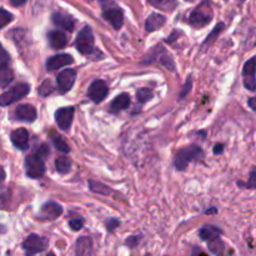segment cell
I'll return each instance as SVG.
<instances>
[{"instance_id":"obj_1","label":"cell","mask_w":256,"mask_h":256,"mask_svg":"<svg viewBox=\"0 0 256 256\" xmlns=\"http://www.w3.org/2000/svg\"><path fill=\"white\" fill-rule=\"evenodd\" d=\"M212 9L210 5V0H204L198 8H195L189 16V24L192 26L204 28L212 22Z\"/></svg>"},{"instance_id":"obj_2","label":"cell","mask_w":256,"mask_h":256,"mask_svg":"<svg viewBox=\"0 0 256 256\" xmlns=\"http://www.w3.org/2000/svg\"><path fill=\"white\" fill-rule=\"evenodd\" d=\"M202 158V148L198 146V145H189L186 148H182L179 152H176V156H175V168L176 170H182L186 169L188 165L190 164L194 160H199Z\"/></svg>"},{"instance_id":"obj_3","label":"cell","mask_w":256,"mask_h":256,"mask_svg":"<svg viewBox=\"0 0 256 256\" xmlns=\"http://www.w3.org/2000/svg\"><path fill=\"white\" fill-rule=\"evenodd\" d=\"M114 4V0H102V5L104 8L102 16L112 25L114 29L119 30L124 24V12L119 6H115Z\"/></svg>"},{"instance_id":"obj_4","label":"cell","mask_w":256,"mask_h":256,"mask_svg":"<svg viewBox=\"0 0 256 256\" xmlns=\"http://www.w3.org/2000/svg\"><path fill=\"white\" fill-rule=\"evenodd\" d=\"M29 92H30L29 84L22 82V84L15 85V86H12V89L2 92V94L0 95V105H2V106H8V105L12 104V102H18V100L26 96V95L29 94Z\"/></svg>"},{"instance_id":"obj_5","label":"cell","mask_w":256,"mask_h":256,"mask_svg":"<svg viewBox=\"0 0 256 256\" xmlns=\"http://www.w3.org/2000/svg\"><path fill=\"white\" fill-rule=\"evenodd\" d=\"M49 245L46 238L39 236L36 234H32L24 240L22 242V249H24L25 255L26 256H34L39 252H42Z\"/></svg>"},{"instance_id":"obj_6","label":"cell","mask_w":256,"mask_h":256,"mask_svg":"<svg viewBox=\"0 0 256 256\" xmlns=\"http://www.w3.org/2000/svg\"><path fill=\"white\" fill-rule=\"evenodd\" d=\"M75 46L82 54H90L94 50V34L90 26H84L78 34Z\"/></svg>"},{"instance_id":"obj_7","label":"cell","mask_w":256,"mask_h":256,"mask_svg":"<svg viewBox=\"0 0 256 256\" xmlns=\"http://www.w3.org/2000/svg\"><path fill=\"white\" fill-rule=\"evenodd\" d=\"M25 166H26V175L32 179H38V178L42 176L45 172L44 160L38 154L29 155L25 159Z\"/></svg>"},{"instance_id":"obj_8","label":"cell","mask_w":256,"mask_h":256,"mask_svg":"<svg viewBox=\"0 0 256 256\" xmlns=\"http://www.w3.org/2000/svg\"><path fill=\"white\" fill-rule=\"evenodd\" d=\"M242 80L244 86L249 92L256 90V56L250 58L242 68Z\"/></svg>"},{"instance_id":"obj_9","label":"cell","mask_w":256,"mask_h":256,"mask_svg":"<svg viewBox=\"0 0 256 256\" xmlns=\"http://www.w3.org/2000/svg\"><path fill=\"white\" fill-rule=\"evenodd\" d=\"M108 92H109V88H108L106 82L104 80L96 79L92 82V85L88 89V96L98 104L106 98Z\"/></svg>"},{"instance_id":"obj_10","label":"cell","mask_w":256,"mask_h":256,"mask_svg":"<svg viewBox=\"0 0 256 256\" xmlns=\"http://www.w3.org/2000/svg\"><path fill=\"white\" fill-rule=\"evenodd\" d=\"M75 79H76V72L74 69H65L58 75L56 82H58V89L62 94L69 92L74 85Z\"/></svg>"},{"instance_id":"obj_11","label":"cell","mask_w":256,"mask_h":256,"mask_svg":"<svg viewBox=\"0 0 256 256\" xmlns=\"http://www.w3.org/2000/svg\"><path fill=\"white\" fill-rule=\"evenodd\" d=\"M72 118H74V108L72 106L62 108V109L55 112V120H56L58 126H59V129L64 130V132L70 129Z\"/></svg>"},{"instance_id":"obj_12","label":"cell","mask_w":256,"mask_h":256,"mask_svg":"<svg viewBox=\"0 0 256 256\" xmlns=\"http://www.w3.org/2000/svg\"><path fill=\"white\" fill-rule=\"evenodd\" d=\"M62 214V205H59L58 202H49L46 204L42 205V210H40L39 219L42 220H54L56 218H59Z\"/></svg>"},{"instance_id":"obj_13","label":"cell","mask_w":256,"mask_h":256,"mask_svg":"<svg viewBox=\"0 0 256 256\" xmlns=\"http://www.w3.org/2000/svg\"><path fill=\"white\" fill-rule=\"evenodd\" d=\"M74 59H72V55L69 54H58L54 56L49 58L46 62V69L52 72V70L62 69V68L68 66V65L72 64Z\"/></svg>"},{"instance_id":"obj_14","label":"cell","mask_w":256,"mask_h":256,"mask_svg":"<svg viewBox=\"0 0 256 256\" xmlns=\"http://www.w3.org/2000/svg\"><path fill=\"white\" fill-rule=\"evenodd\" d=\"M12 142L14 144L15 148L19 150H26L29 148V134H28L26 129L24 128H19V129L14 130L10 135Z\"/></svg>"},{"instance_id":"obj_15","label":"cell","mask_w":256,"mask_h":256,"mask_svg":"<svg viewBox=\"0 0 256 256\" xmlns=\"http://www.w3.org/2000/svg\"><path fill=\"white\" fill-rule=\"evenodd\" d=\"M52 20L58 28H60V29L69 30V32H72V30L74 29V25H75L74 18H72V15L66 14V12H54L52 16Z\"/></svg>"},{"instance_id":"obj_16","label":"cell","mask_w":256,"mask_h":256,"mask_svg":"<svg viewBox=\"0 0 256 256\" xmlns=\"http://www.w3.org/2000/svg\"><path fill=\"white\" fill-rule=\"evenodd\" d=\"M15 116H16L18 120H22V122H32L36 119L38 114L36 110H35V108L32 105L22 104L16 108V110H15Z\"/></svg>"},{"instance_id":"obj_17","label":"cell","mask_w":256,"mask_h":256,"mask_svg":"<svg viewBox=\"0 0 256 256\" xmlns=\"http://www.w3.org/2000/svg\"><path fill=\"white\" fill-rule=\"evenodd\" d=\"M92 240L89 236H82L75 245V256H92Z\"/></svg>"},{"instance_id":"obj_18","label":"cell","mask_w":256,"mask_h":256,"mask_svg":"<svg viewBox=\"0 0 256 256\" xmlns=\"http://www.w3.org/2000/svg\"><path fill=\"white\" fill-rule=\"evenodd\" d=\"M130 105V95L126 92L118 95L110 104V112L112 114H118V112H122V110L128 109Z\"/></svg>"},{"instance_id":"obj_19","label":"cell","mask_w":256,"mask_h":256,"mask_svg":"<svg viewBox=\"0 0 256 256\" xmlns=\"http://www.w3.org/2000/svg\"><path fill=\"white\" fill-rule=\"evenodd\" d=\"M48 39H49V44L52 49H62L66 46L68 38L65 32H60V30H54L48 34Z\"/></svg>"},{"instance_id":"obj_20","label":"cell","mask_w":256,"mask_h":256,"mask_svg":"<svg viewBox=\"0 0 256 256\" xmlns=\"http://www.w3.org/2000/svg\"><path fill=\"white\" fill-rule=\"evenodd\" d=\"M165 22H166V18L162 14H158V12H152L149 18L145 22V29L146 32H152L155 30H159L160 28L164 26Z\"/></svg>"},{"instance_id":"obj_21","label":"cell","mask_w":256,"mask_h":256,"mask_svg":"<svg viewBox=\"0 0 256 256\" xmlns=\"http://www.w3.org/2000/svg\"><path fill=\"white\" fill-rule=\"evenodd\" d=\"M222 234V230L216 226H212V225H208V226H204L202 229H200L199 235L202 238V240L208 242H212L214 240L219 239L220 235Z\"/></svg>"},{"instance_id":"obj_22","label":"cell","mask_w":256,"mask_h":256,"mask_svg":"<svg viewBox=\"0 0 256 256\" xmlns=\"http://www.w3.org/2000/svg\"><path fill=\"white\" fill-rule=\"evenodd\" d=\"M14 79V72L8 64H0V86L5 88Z\"/></svg>"},{"instance_id":"obj_23","label":"cell","mask_w":256,"mask_h":256,"mask_svg":"<svg viewBox=\"0 0 256 256\" xmlns=\"http://www.w3.org/2000/svg\"><path fill=\"white\" fill-rule=\"evenodd\" d=\"M152 6L158 8L164 12H172L176 8L178 2L176 0H148Z\"/></svg>"},{"instance_id":"obj_24","label":"cell","mask_w":256,"mask_h":256,"mask_svg":"<svg viewBox=\"0 0 256 256\" xmlns=\"http://www.w3.org/2000/svg\"><path fill=\"white\" fill-rule=\"evenodd\" d=\"M55 168L59 174H68L72 169V160L68 156H59L55 162Z\"/></svg>"},{"instance_id":"obj_25","label":"cell","mask_w":256,"mask_h":256,"mask_svg":"<svg viewBox=\"0 0 256 256\" xmlns=\"http://www.w3.org/2000/svg\"><path fill=\"white\" fill-rule=\"evenodd\" d=\"M50 136H52V144L55 145V148H56L59 152H70L69 145L66 144V142H65L64 139H62V136H60V135L56 134V132H50Z\"/></svg>"},{"instance_id":"obj_26","label":"cell","mask_w":256,"mask_h":256,"mask_svg":"<svg viewBox=\"0 0 256 256\" xmlns=\"http://www.w3.org/2000/svg\"><path fill=\"white\" fill-rule=\"evenodd\" d=\"M224 28H225V24L224 22H219V24L216 25V26L214 28V30H212V32H210L209 35H208V38H206V40H205L204 42V46H209V45H212V42H215V40L218 39V36H219V34L220 32H222V30H224Z\"/></svg>"},{"instance_id":"obj_27","label":"cell","mask_w":256,"mask_h":256,"mask_svg":"<svg viewBox=\"0 0 256 256\" xmlns=\"http://www.w3.org/2000/svg\"><path fill=\"white\" fill-rule=\"evenodd\" d=\"M89 186L90 190L94 192H98V194H102V195H109L112 192V189L106 185H102V182H94V180H90L89 182Z\"/></svg>"},{"instance_id":"obj_28","label":"cell","mask_w":256,"mask_h":256,"mask_svg":"<svg viewBox=\"0 0 256 256\" xmlns=\"http://www.w3.org/2000/svg\"><path fill=\"white\" fill-rule=\"evenodd\" d=\"M238 185L246 189H256V168H252V172H249V179L246 182H238Z\"/></svg>"},{"instance_id":"obj_29","label":"cell","mask_w":256,"mask_h":256,"mask_svg":"<svg viewBox=\"0 0 256 256\" xmlns=\"http://www.w3.org/2000/svg\"><path fill=\"white\" fill-rule=\"evenodd\" d=\"M136 98L139 100V102L144 104V102H149L152 98V90L148 89V88H142V89H139L136 92Z\"/></svg>"},{"instance_id":"obj_30","label":"cell","mask_w":256,"mask_h":256,"mask_svg":"<svg viewBox=\"0 0 256 256\" xmlns=\"http://www.w3.org/2000/svg\"><path fill=\"white\" fill-rule=\"evenodd\" d=\"M12 19H14V16H12V12H9L8 10L0 8V29L6 26L9 22H12Z\"/></svg>"},{"instance_id":"obj_31","label":"cell","mask_w":256,"mask_h":256,"mask_svg":"<svg viewBox=\"0 0 256 256\" xmlns=\"http://www.w3.org/2000/svg\"><path fill=\"white\" fill-rule=\"evenodd\" d=\"M52 92H54V85H52V82H50L49 79L45 80V82L39 86V94L42 95V96H48V95L52 94Z\"/></svg>"},{"instance_id":"obj_32","label":"cell","mask_w":256,"mask_h":256,"mask_svg":"<svg viewBox=\"0 0 256 256\" xmlns=\"http://www.w3.org/2000/svg\"><path fill=\"white\" fill-rule=\"evenodd\" d=\"M209 250L215 255H220L222 252H224V242L219 239L214 240V242H209Z\"/></svg>"},{"instance_id":"obj_33","label":"cell","mask_w":256,"mask_h":256,"mask_svg":"<svg viewBox=\"0 0 256 256\" xmlns=\"http://www.w3.org/2000/svg\"><path fill=\"white\" fill-rule=\"evenodd\" d=\"M69 225H70V228L74 230V232H78V230H80L82 228L84 222H82V219H80V218H74V219L70 220Z\"/></svg>"},{"instance_id":"obj_34","label":"cell","mask_w":256,"mask_h":256,"mask_svg":"<svg viewBox=\"0 0 256 256\" xmlns=\"http://www.w3.org/2000/svg\"><path fill=\"white\" fill-rule=\"evenodd\" d=\"M10 62V55L0 44V64H8Z\"/></svg>"},{"instance_id":"obj_35","label":"cell","mask_w":256,"mask_h":256,"mask_svg":"<svg viewBox=\"0 0 256 256\" xmlns=\"http://www.w3.org/2000/svg\"><path fill=\"white\" fill-rule=\"evenodd\" d=\"M118 225H119V222H118L116 219H110L109 222H106V228L109 232H112V230H114Z\"/></svg>"},{"instance_id":"obj_36","label":"cell","mask_w":256,"mask_h":256,"mask_svg":"<svg viewBox=\"0 0 256 256\" xmlns=\"http://www.w3.org/2000/svg\"><path fill=\"white\" fill-rule=\"evenodd\" d=\"M248 105H249V108L252 110V112H256V96L250 98L249 102H248Z\"/></svg>"},{"instance_id":"obj_37","label":"cell","mask_w":256,"mask_h":256,"mask_svg":"<svg viewBox=\"0 0 256 256\" xmlns=\"http://www.w3.org/2000/svg\"><path fill=\"white\" fill-rule=\"evenodd\" d=\"M190 86H192V80L189 79V84H188V82H186V85H185V86H184V90H182V92H180V98H184L185 95H186V92H189Z\"/></svg>"},{"instance_id":"obj_38","label":"cell","mask_w":256,"mask_h":256,"mask_svg":"<svg viewBox=\"0 0 256 256\" xmlns=\"http://www.w3.org/2000/svg\"><path fill=\"white\" fill-rule=\"evenodd\" d=\"M192 256H206V254H205L200 248H194V250H192Z\"/></svg>"},{"instance_id":"obj_39","label":"cell","mask_w":256,"mask_h":256,"mask_svg":"<svg viewBox=\"0 0 256 256\" xmlns=\"http://www.w3.org/2000/svg\"><path fill=\"white\" fill-rule=\"evenodd\" d=\"M222 150H224V145H222V144H216L214 146V154H216V155L222 154Z\"/></svg>"},{"instance_id":"obj_40","label":"cell","mask_w":256,"mask_h":256,"mask_svg":"<svg viewBox=\"0 0 256 256\" xmlns=\"http://www.w3.org/2000/svg\"><path fill=\"white\" fill-rule=\"evenodd\" d=\"M26 2L28 0H10L12 5H14V6H22V5H24Z\"/></svg>"},{"instance_id":"obj_41","label":"cell","mask_w":256,"mask_h":256,"mask_svg":"<svg viewBox=\"0 0 256 256\" xmlns=\"http://www.w3.org/2000/svg\"><path fill=\"white\" fill-rule=\"evenodd\" d=\"M5 179V172L2 166H0V182H2V180Z\"/></svg>"},{"instance_id":"obj_42","label":"cell","mask_w":256,"mask_h":256,"mask_svg":"<svg viewBox=\"0 0 256 256\" xmlns=\"http://www.w3.org/2000/svg\"><path fill=\"white\" fill-rule=\"evenodd\" d=\"M48 256H55V255H54V252H49V254H48Z\"/></svg>"},{"instance_id":"obj_43","label":"cell","mask_w":256,"mask_h":256,"mask_svg":"<svg viewBox=\"0 0 256 256\" xmlns=\"http://www.w3.org/2000/svg\"><path fill=\"white\" fill-rule=\"evenodd\" d=\"M245 2V0H239V2Z\"/></svg>"}]
</instances>
